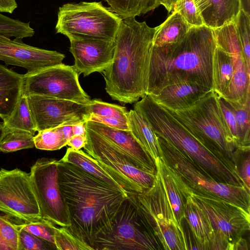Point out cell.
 Instances as JSON below:
<instances>
[{"mask_svg": "<svg viewBox=\"0 0 250 250\" xmlns=\"http://www.w3.org/2000/svg\"><path fill=\"white\" fill-rule=\"evenodd\" d=\"M58 164L60 188L70 219L65 228L93 250L95 241L111 230L127 193L72 164L61 160Z\"/></svg>", "mask_w": 250, "mask_h": 250, "instance_id": "6da1fadb", "label": "cell"}, {"mask_svg": "<svg viewBox=\"0 0 250 250\" xmlns=\"http://www.w3.org/2000/svg\"><path fill=\"white\" fill-rule=\"evenodd\" d=\"M215 47L212 29L205 24L191 27L175 43L153 46L146 95L156 94L166 86L184 82L212 89V58Z\"/></svg>", "mask_w": 250, "mask_h": 250, "instance_id": "7a4b0ae2", "label": "cell"}, {"mask_svg": "<svg viewBox=\"0 0 250 250\" xmlns=\"http://www.w3.org/2000/svg\"><path fill=\"white\" fill-rule=\"evenodd\" d=\"M157 28L135 18L122 19L115 39L113 61L103 72L105 90L123 104L146 95L153 40Z\"/></svg>", "mask_w": 250, "mask_h": 250, "instance_id": "3957f363", "label": "cell"}, {"mask_svg": "<svg viewBox=\"0 0 250 250\" xmlns=\"http://www.w3.org/2000/svg\"><path fill=\"white\" fill-rule=\"evenodd\" d=\"M141 99L134 106L142 112L156 135L188 156L216 181L245 187L229 158L205 147L169 110L155 102L149 95Z\"/></svg>", "mask_w": 250, "mask_h": 250, "instance_id": "277c9868", "label": "cell"}, {"mask_svg": "<svg viewBox=\"0 0 250 250\" xmlns=\"http://www.w3.org/2000/svg\"><path fill=\"white\" fill-rule=\"evenodd\" d=\"M138 194L127 193L114 218L111 230L95 241L94 250L163 249Z\"/></svg>", "mask_w": 250, "mask_h": 250, "instance_id": "5b68a950", "label": "cell"}, {"mask_svg": "<svg viewBox=\"0 0 250 250\" xmlns=\"http://www.w3.org/2000/svg\"><path fill=\"white\" fill-rule=\"evenodd\" d=\"M168 110L205 147L232 162L236 145L213 90L188 108Z\"/></svg>", "mask_w": 250, "mask_h": 250, "instance_id": "8992f818", "label": "cell"}, {"mask_svg": "<svg viewBox=\"0 0 250 250\" xmlns=\"http://www.w3.org/2000/svg\"><path fill=\"white\" fill-rule=\"evenodd\" d=\"M122 21L101 2L68 3L59 7L55 29L68 39L114 40Z\"/></svg>", "mask_w": 250, "mask_h": 250, "instance_id": "52a82bcc", "label": "cell"}, {"mask_svg": "<svg viewBox=\"0 0 250 250\" xmlns=\"http://www.w3.org/2000/svg\"><path fill=\"white\" fill-rule=\"evenodd\" d=\"M156 136L160 156L175 170L193 192L223 199L250 212V191L245 187L216 181L188 156L163 137Z\"/></svg>", "mask_w": 250, "mask_h": 250, "instance_id": "ba28073f", "label": "cell"}, {"mask_svg": "<svg viewBox=\"0 0 250 250\" xmlns=\"http://www.w3.org/2000/svg\"><path fill=\"white\" fill-rule=\"evenodd\" d=\"M86 142L83 147L127 193H142L153 185L155 174L137 167L121 149L86 126Z\"/></svg>", "mask_w": 250, "mask_h": 250, "instance_id": "9c48e42d", "label": "cell"}, {"mask_svg": "<svg viewBox=\"0 0 250 250\" xmlns=\"http://www.w3.org/2000/svg\"><path fill=\"white\" fill-rule=\"evenodd\" d=\"M138 198L152 224L154 234L166 250H188L184 230L178 226L158 172L152 186Z\"/></svg>", "mask_w": 250, "mask_h": 250, "instance_id": "30bf717a", "label": "cell"}, {"mask_svg": "<svg viewBox=\"0 0 250 250\" xmlns=\"http://www.w3.org/2000/svg\"><path fill=\"white\" fill-rule=\"evenodd\" d=\"M29 173L42 217L55 225L69 227L70 216L60 188L58 161L40 158Z\"/></svg>", "mask_w": 250, "mask_h": 250, "instance_id": "8fae6325", "label": "cell"}, {"mask_svg": "<svg viewBox=\"0 0 250 250\" xmlns=\"http://www.w3.org/2000/svg\"><path fill=\"white\" fill-rule=\"evenodd\" d=\"M23 93L72 101L88 104L91 100L82 88L73 65L62 63L24 74Z\"/></svg>", "mask_w": 250, "mask_h": 250, "instance_id": "7c38bea8", "label": "cell"}, {"mask_svg": "<svg viewBox=\"0 0 250 250\" xmlns=\"http://www.w3.org/2000/svg\"><path fill=\"white\" fill-rule=\"evenodd\" d=\"M0 211L24 222L42 218L30 173L0 169Z\"/></svg>", "mask_w": 250, "mask_h": 250, "instance_id": "4fadbf2b", "label": "cell"}, {"mask_svg": "<svg viewBox=\"0 0 250 250\" xmlns=\"http://www.w3.org/2000/svg\"><path fill=\"white\" fill-rule=\"evenodd\" d=\"M26 96L37 132L85 122L90 115L87 104L40 95Z\"/></svg>", "mask_w": 250, "mask_h": 250, "instance_id": "5bb4252c", "label": "cell"}, {"mask_svg": "<svg viewBox=\"0 0 250 250\" xmlns=\"http://www.w3.org/2000/svg\"><path fill=\"white\" fill-rule=\"evenodd\" d=\"M212 30L216 45L230 56L233 65L232 79L221 97L244 104L250 98V70L246 66L235 23L231 21Z\"/></svg>", "mask_w": 250, "mask_h": 250, "instance_id": "9a60e30c", "label": "cell"}, {"mask_svg": "<svg viewBox=\"0 0 250 250\" xmlns=\"http://www.w3.org/2000/svg\"><path fill=\"white\" fill-rule=\"evenodd\" d=\"M191 196L203 210L214 230L223 233L231 244L250 229V212L215 196L194 193Z\"/></svg>", "mask_w": 250, "mask_h": 250, "instance_id": "2e32d148", "label": "cell"}, {"mask_svg": "<svg viewBox=\"0 0 250 250\" xmlns=\"http://www.w3.org/2000/svg\"><path fill=\"white\" fill-rule=\"evenodd\" d=\"M64 58V55L57 51L30 46L21 39L12 40L0 35V61L7 65L23 67L27 74L59 65Z\"/></svg>", "mask_w": 250, "mask_h": 250, "instance_id": "e0dca14e", "label": "cell"}, {"mask_svg": "<svg viewBox=\"0 0 250 250\" xmlns=\"http://www.w3.org/2000/svg\"><path fill=\"white\" fill-rule=\"evenodd\" d=\"M70 52L74 58V68L84 77L103 72L113 61L114 40H99L72 38Z\"/></svg>", "mask_w": 250, "mask_h": 250, "instance_id": "ac0fdd59", "label": "cell"}, {"mask_svg": "<svg viewBox=\"0 0 250 250\" xmlns=\"http://www.w3.org/2000/svg\"><path fill=\"white\" fill-rule=\"evenodd\" d=\"M85 125L121 149L137 167L152 174L156 173L154 161L136 140L130 130L112 128L92 121L85 122Z\"/></svg>", "mask_w": 250, "mask_h": 250, "instance_id": "d6986e66", "label": "cell"}, {"mask_svg": "<svg viewBox=\"0 0 250 250\" xmlns=\"http://www.w3.org/2000/svg\"><path fill=\"white\" fill-rule=\"evenodd\" d=\"M212 90L196 83L184 82L166 86L156 94L149 96L161 106L176 111L193 106Z\"/></svg>", "mask_w": 250, "mask_h": 250, "instance_id": "ffe728a7", "label": "cell"}, {"mask_svg": "<svg viewBox=\"0 0 250 250\" xmlns=\"http://www.w3.org/2000/svg\"><path fill=\"white\" fill-rule=\"evenodd\" d=\"M156 171L158 172L170 204L175 219L179 227L183 230L182 222L185 219V206L187 197L191 190L184 182L175 170L160 156L154 161Z\"/></svg>", "mask_w": 250, "mask_h": 250, "instance_id": "44dd1931", "label": "cell"}, {"mask_svg": "<svg viewBox=\"0 0 250 250\" xmlns=\"http://www.w3.org/2000/svg\"><path fill=\"white\" fill-rule=\"evenodd\" d=\"M204 23L215 29L234 21L241 9L240 0H193Z\"/></svg>", "mask_w": 250, "mask_h": 250, "instance_id": "7402d4cb", "label": "cell"}, {"mask_svg": "<svg viewBox=\"0 0 250 250\" xmlns=\"http://www.w3.org/2000/svg\"><path fill=\"white\" fill-rule=\"evenodd\" d=\"M24 75L0 64V118L5 122L10 116L23 91Z\"/></svg>", "mask_w": 250, "mask_h": 250, "instance_id": "603a6c76", "label": "cell"}, {"mask_svg": "<svg viewBox=\"0 0 250 250\" xmlns=\"http://www.w3.org/2000/svg\"><path fill=\"white\" fill-rule=\"evenodd\" d=\"M184 213L185 219L188 225L194 242V250H207L213 229L207 215L190 193L187 197Z\"/></svg>", "mask_w": 250, "mask_h": 250, "instance_id": "cb8c5ba5", "label": "cell"}, {"mask_svg": "<svg viewBox=\"0 0 250 250\" xmlns=\"http://www.w3.org/2000/svg\"><path fill=\"white\" fill-rule=\"evenodd\" d=\"M127 120L133 135L154 162L160 156V150L157 136L149 122L135 106L128 111Z\"/></svg>", "mask_w": 250, "mask_h": 250, "instance_id": "d4e9b609", "label": "cell"}, {"mask_svg": "<svg viewBox=\"0 0 250 250\" xmlns=\"http://www.w3.org/2000/svg\"><path fill=\"white\" fill-rule=\"evenodd\" d=\"M233 72L231 57L216 45L212 58V89L218 96H222L228 88Z\"/></svg>", "mask_w": 250, "mask_h": 250, "instance_id": "484cf974", "label": "cell"}, {"mask_svg": "<svg viewBox=\"0 0 250 250\" xmlns=\"http://www.w3.org/2000/svg\"><path fill=\"white\" fill-rule=\"evenodd\" d=\"M61 160L82 169L114 188L125 191L95 159L81 149L75 150L70 147L68 148L65 154Z\"/></svg>", "mask_w": 250, "mask_h": 250, "instance_id": "4316f807", "label": "cell"}, {"mask_svg": "<svg viewBox=\"0 0 250 250\" xmlns=\"http://www.w3.org/2000/svg\"><path fill=\"white\" fill-rule=\"evenodd\" d=\"M190 27L178 13L172 12L164 22L157 26L153 46H162L175 43L186 35Z\"/></svg>", "mask_w": 250, "mask_h": 250, "instance_id": "83f0119b", "label": "cell"}, {"mask_svg": "<svg viewBox=\"0 0 250 250\" xmlns=\"http://www.w3.org/2000/svg\"><path fill=\"white\" fill-rule=\"evenodd\" d=\"M109 9L122 19L135 18L153 10L159 0H105Z\"/></svg>", "mask_w": 250, "mask_h": 250, "instance_id": "f1b7e54d", "label": "cell"}, {"mask_svg": "<svg viewBox=\"0 0 250 250\" xmlns=\"http://www.w3.org/2000/svg\"><path fill=\"white\" fill-rule=\"evenodd\" d=\"M3 124L6 128L25 130L35 135L37 131L30 113L26 96L23 92L14 110Z\"/></svg>", "mask_w": 250, "mask_h": 250, "instance_id": "f546056e", "label": "cell"}, {"mask_svg": "<svg viewBox=\"0 0 250 250\" xmlns=\"http://www.w3.org/2000/svg\"><path fill=\"white\" fill-rule=\"evenodd\" d=\"M34 136L25 130L6 128L0 142V151L8 153L33 148L35 147Z\"/></svg>", "mask_w": 250, "mask_h": 250, "instance_id": "4dcf8cb0", "label": "cell"}, {"mask_svg": "<svg viewBox=\"0 0 250 250\" xmlns=\"http://www.w3.org/2000/svg\"><path fill=\"white\" fill-rule=\"evenodd\" d=\"M228 102L236 120L238 133L237 147L250 146V98L242 105Z\"/></svg>", "mask_w": 250, "mask_h": 250, "instance_id": "1f68e13d", "label": "cell"}, {"mask_svg": "<svg viewBox=\"0 0 250 250\" xmlns=\"http://www.w3.org/2000/svg\"><path fill=\"white\" fill-rule=\"evenodd\" d=\"M62 126L39 131L34 137L35 147L41 150H56L67 146Z\"/></svg>", "mask_w": 250, "mask_h": 250, "instance_id": "d6a6232c", "label": "cell"}, {"mask_svg": "<svg viewBox=\"0 0 250 250\" xmlns=\"http://www.w3.org/2000/svg\"><path fill=\"white\" fill-rule=\"evenodd\" d=\"M20 230L9 216L0 215V250H19Z\"/></svg>", "mask_w": 250, "mask_h": 250, "instance_id": "836d02e7", "label": "cell"}, {"mask_svg": "<svg viewBox=\"0 0 250 250\" xmlns=\"http://www.w3.org/2000/svg\"><path fill=\"white\" fill-rule=\"evenodd\" d=\"M34 34L35 31L29 22L11 19L0 12V35L22 39L32 37Z\"/></svg>", "mask_w": 250, "mask_h": 250, "instance_id": "e575fe53", "label": "cell"}, {"mask_svg": "<svg viewBox=\"0 0 250 250\" xmlns=\"http://www.w3.org/2000/svg\"><path fill=\"white\" fill-rule=\"evenodd\" d=\"M234 22L246 66L250 70V15L240 9Z\"/></svg>", "mask_w": 250, "mask_h": 250, "instance_id": "d590c367", "label": "cell"}, {"mask_svg": "<svg viewBox=\"0 0 250 250\" xmlns=\"http://www.w3.org/2000/svg\"><path fill=\"white\" fill-rule=\"evenodd\" d=\"M232 162L243 184L250 191V146L237 147L233 152Z\"/></svg>", "mask_w": 250, "mask_h": 250, "instance_id": "8d00e7d4", "label": "cell"}, {"mask_svg": "<svg viewBox=\"0 0 250 250\" xmlns=\"http://www.w3.org/2000/svg\"><path fill=\"white\" fill-rule=\"evenodd\" d=\"M55 245L58 250H92L74 236L65 227L54 228Z\"/></svg>", "mask_w": 250, "mask_h": 250, "instance_id": "74e56055", "label": "cell"}, {"mask_svg": "<svg viewBox=\"0 0 250 250\" xmlns=\"http://www.w3.org/2000/svg\"><path fill=\"white\" fill-rule=\"evenodd\" d=\"M87 108L91 114L128 120V111L125 107L104 102L100 99L91 100L87 104Z\"/></svg>", "mask_w": 250, "mask_h": 250, "instance_id": "f35d334b", "label": "cell"}, {"mask_svg": "<svg viewBox=\"0 0 250 250\" xmlns=\"http://www.w3.org/2000/svg\"><path fill=\"white\" fill-rule=\"evenodd\" d=\"M24 230L55 245L54 228L55 225L43 218L19 224Z\"/></svg>", "mask_w": 250, "mask_h": 250, "instance_id": "ab89813d", "label": "cell"}, {"mask_svg": "<svg viewBox=\"0 0 250 250\" xmlns=\"http://www.w3.org/2000/svg\"><path fill=\"white\" fill-rule=\"evenodd\" d=\"M172 12L178 13L191 26L204 24L200 13L193 0H180L174 5Z\"/></svg>", "mask_w": 250, "mask_h": 250, "instance_id": "60d3db41", "label": "cell"}, {"mask_svg": "<svg viewBox=\"0 0 250 250\" xmlns=\"http://www.w3.org/2000/svg\"><path fill=\"white\" fill-rule=\"evenodd\" d=\"M20 228L19 250H57L54 244Z\"/></svg>", "mask_w": 250, "mask_h": 250, "instance_id": "b9f144b4", "label": "cell"}, {"mask_svg": "<svg viewBox=\"0 0 250 250\" xmlns=\"http://www.w3.org/2000/svg\"><path fill=\"white\" fill-rule=\"evenodd\" d=\"M218 101L226 125L233 138L236 147L238 146V133L234 113L227 100L218 96Z\"/></svg>", "mask_w": 250, "mask_h": 250, "instance_id": "7bdbcfd3", "label": "cell"}, {"mask_svg": "<svg viewBox=\"0 0 250 250\" xmlns=\"http://www.w3.org/2000/svg\"><path fill=\"white\" fill-rule=\"evenodd\" d=\"M232 244L222 233L213 229L207 247V250H231Z\"/></svg>", "mask_w": 250, "mask_h": 250, "instance_id": "ee69618b", "label": "cell"}, {"mask_svg": "<svg viewBox=\"0 0 250 250\" xmlns=\"http://www.w3.org/2000/svg\"><path fill=\"white\" fill-rule=\"evenodd\" d=\"M88 121L100 123L109 127L122 130H130L128 120L115 117H107L90 114Z\"/></svg>", "mask_w": 250, "mask_h": 250, "instance_id": "f6af8a7d", "label": "cell"}, {"mask_svg": "<svg viewBox=\"0 0 250 250\" xmlns=\"http://www.w3.org/2000/svg\"><path fill=\"white\" fill-rule=\"evenodd\" d=\"M86 142V135H74L67 141V146L72 149L78 150L83 147Z\"/></svg>", "mask_w": 250, "mask_h": 250, "instance_id": "bcb514c9", "label": "cell"}, {"mask_svg": "<svg viewBox=\"0 0 250 250\" xmlns=\"http://www.w3.org/2000/svg\"><path fill=\"white\" fill-rule=\"evenodd\" d=\"M17 6L16 0H0V12L11 14Z\"/></svg>", "mask_w": 250, "mask_h": 250, "instance_id": "7dc6e473", "label": "cell"}, {"mask_svg": "<svg viewBox=\"0 0 250 250\" xmlns=\"http://www.w3.org/2000/svg\"><path fill=\"white\" fill-rule=\"evenodd\" d=\"M249 247L246 239L239 238L232 243V250H248Z\"/></svg>", "mask_w": 250, "mask_h": 250, "instance_id": "c3c4849f", "label": "cell"}, {"mask_svg": "<svg viewBox=\"0 0 250 250\" xmlns=\"http://www.w3.org/2000/svg\"><path fill=\"white\" fill-rule=\"evenodd\" d=\"M72 132L74 135H86V125L85 122H83L73 125Z\"/></svg>", "mask_w": 250, "mask_h": 250, "instance_id": "681fc988", "label": "cell"}, {"mask_svg": "<svg viewBox=\"0 0 250 250\" xmlns=\"http://www.w3.org/2000/svg\"><path fill=\"white\" fill-rule=\"evenodd\" d=\"M179 0H159V2L169 13L172 11L174 5Z\"/></svg>", "mask_w": 250, "mask_h": 250, "instance_id": "f907efd6", "label": "cell"}, {"mask_svg": "<svg viewBox=\"0 0 250 250\" xmlns=\"http://www.w3.org/2000/svg\"><path fill=\"white\" fill-rule=\"evenodd\" d=\"M72 125H65L62 126L63 134L67 141L73 135Z\"/></svg>", "mask_w": 250, "mask_h": 250, "instance_id": "816d5d0a", "label": "cell"}, {"mask_svg": "<svg viewBox=\"0 0 250 250\" xmlns=\"http://www.w3.org/2000/svg\"><path fill=\"white\" fill-rule=\"evenodd\" d=\"M241 9L250 15V0H240Z\"/></svg>", "mask_w": 250, "mask_h": 250, "instance_id": "f5cc1de1", "label": "cell"}, {"mask_svg": "<svg viewBox=\"0 0 250 250\" xmlns=\"http://www.w3.org/2000/svg\"><path fill=\"white\" fill-rule=\"evenodd\" d=\"M5 127L3 124L0 122V142L1 140L5 131Z\"/></svg>", "mask_w": 250, "mask_h": 250, "instance_id": "db71d44e", "label": "cell"}]
</instances>
